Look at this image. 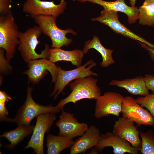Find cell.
I'll use <instances>...</instances> for the list:
<instances>
[{
  "label": "cell",
  "mask_w": 154,
  "mask_h": 154,
  "mask_svg": "<svg viewBox=\"0 0 154 154\" xmlns=\"http://www.w3.org/2000/svg\"><path fill=\"white\" fill-rule=\"evenodd\" d=\"M98 79L91 76L76 79L70 84L71 92L66 97L61 100L57 106L61 110L67 104L84 99H96L101 94L100 89L97 85Z\"/></svg>",
  "instance_id": "obj_1"
},
{
  "label": "cell",
  "mask_w": 154,
  "mask_h": 154,
  "mask_svg": "<svg viewBox=\"0 0 154 154\" xmlns=\"http://www.w3.org/2000/svg\"><path fill=\"white\" fill-rule=\"evenodd\" d=\"M42 33L41 29L38 25L29 28L24 32H20L18 50L26 62L39 58H48L50 48L48 44L45 45L44 49L40 53H37L36 51L37 45L40 43L38 38Z\"/></svg>",
  "instance_id": "obj_2"
},
{
  "label": "cell",
  "mask_w": 154,
  "mask_h": 154,
  "mask_svg": "<svg viewBox=\"0 0 154 154\" xmlns=\"http://www.w3.org/2000/svg\"><path fill=\"white\" fill-rule=\"evenodd\" d=\"M20 31L12 14L0 15V48L6 52V59L9 62L14 56L19 44Z\"/></svg>",
  "instance_id": "obj_3"
},
{
  "label": "cell",
  "mask_w": 154,
  "mask_h": 154,
  "mask_svg": "<svg viewBox=\"0 0 154 154\" xmlns=\"http://www.w3.org/2000/svg\"><path fill=\"white\" fill-rule=\"evenodd\" d=\"M33 88L29 86L27 90V98L23 105L18 109L14 117L8 118L7 122H14L18 125H30L32 120L39 114L46 112L57 113L61 110L57 106H44L38 104L32 96Z\"/></svg>",
  "instance_id": "obj_4"
},
{
  "label": "cell",
  "mask_w": 154,
  "mask_h": 154,
  "mask_svg": "<svg viewBox=\"0 0 154 154\" xmlns=\"http://www.w3.org/2000/svg\"><path fill=\"white\" fill-rule=\"evenodd\" d=\"M35 22L41 29L42 33L49 37L52 48H61L67 46L72 42L71 38H68L66 35L71 33L76 35L77 33L71 29L65 30L59 28L56 23V18L50 15H40L33 18Z\"/></svg>",
  "instance_id": "obj_5"
},
{
  "label": "cell",
  "mask_w": 154,
  "mask_h": 154,
  "mask_svg": "<svg viewBox=\"0 0 154 154\" xmlns=\"http://www.w3.org/2000/svg\"><path fill=\"white\" fill-rule=\"evenodd\" d=\"M96 65L93 60H89L84 64L72 70H64L58 67L54 89L50 96H53L56 99L66 86L73 80L91 76H97V74L91 70Z\"/></svg>",
  "instance_id": "obj_6"
},
{
  "label": "cell",
  "mask_w": 154,
  "mask_h": 154,
  "mask_svg": "<svg viewBox=\"0 0 154 154\" xmlns=\"http://www.w3.org/2000/svg\"><path fill=\"white\" fill-rule=\"evenodd\" d=\"M37 121L31 137L25 149L31 148L37 154L44 153L43 140L56 119V114L46 112L37 116Z\"/></svg>",
  "instance_id": "obj_7"
},
{
  "label": "cell",
  "mask_w": 154,
  "mask_h": 154,
  "mask_svg": "<svg viewBox=\"0 0 154 154\" xmlns=\"http://www.w3.org/2000/svg\"><path fill=\"white\" fill-rule=\"evenodd\" d=\"M65 0H60L58 5L52 1L42 0H26L23 11L32 18L40 15H50L57 18L64 11L67 5Z\"/></svg>",
  "instance_id": "obj_8"
},
{
  "label": "cell",
  "mask_w": 154,
  "mask_h": 154,
  "mask_svg": "<svg viewBox=\"0 0 154 154\" xmlns=\"http://www.w3.org/2000/svg\"><path fill=\"white\" fill-rule=\"evenodd\" d=\"M124 97L119 93L108 92L96 99L94 115L99 119L112 115L117 117L121 112Z\"/></svg>",
  "instance_id": "obj_9"
},
{
  "label": "cell",
  "mask_w": 154,
  "mask_h": 154,
  "mask_svg": "<svg viewBox=\"0 0 154 154\" xmlns=\"http://www.w3.org/2000/svg\"><path fill=\"white\" fill-rule=\"evenodd\" d=\"M117 13L104 8L99 16L92 18L91 20L92 21H98L108 26L116 33L144 43L149 47L154 49V44L133 33L121 24L119 21Z\"/></svg>",
  "instance_id": "obj_10"
},
{
  "label": "cell",
  "mask_w": 154,
  "mask_h": 154,
  "mask_svg": "<svg viewBox=\"0 0 154 154\" xmlns=\"http://www.w3.org/2000/svg\"><path fill=\"white\" fill-rule=\"evenodd\" d=\"M121 113L122 117L134 122L138 126H154V118L147 110L143 108L136 99L130 96L124 97Z\"/></svg>",
  "instance_id": "obj_11"
},
{
  "label": "cell",
  "mask_w": 154,
  "mask_h": 154,
  "mask_svg": "<svg viewBox=\"0 0 154 154\" xmlns=\"http://www.w3.org/2000/svg\"><path fill=\"white\" fill-rule=\"evenodd\" d=\"M28 69L23 73L26 74L29 81L34 84L38 83L47 74L50 73L52 82L55 83L56 79L58 67L47 58L31 60L28 62Z\"/></svg>",
  "instance_id": "obj_12"
},
{
  "label": "cell",
  "mask_w": 154,
  "mask_h": 154,
  "mask_svg": "<svg viewBox=\"0 0 154 154\" xmlns=\"http://www.w3.org/2000/svg\"><path fill=\"white\" fill-rule=\"evenodd\" d=\"M56 125L59 129V135L73 139L81 136L88 127L87 123L79 122L73 114L64 109Z\"/></svg>",
  "instance_id": "obj_13"
},
{
  "label": "cell",
  "mask_w": 154,
  "mask_h": 154,
  "mask_svg": "<svg viewBox=\"0 0 154 154\" xmlns=\"http://www.w3.org/2000/svg\"><path fill=\"white\" fill-rule=\"evenodd\" d=\"M108 147H112L114 154H123L126 153L137 154L139 151L133 147L124 138L113 132H107L101 134L99 142L94 148L98 151H101L104 148Z\"/></svg>",
  "instance_id": "obj_14"
},
{
  "label": "cell",
  "mask_w": 154,
  "mask_h": 154,
  "mask_svg": "<svg viewBox=\"0 0 154 154\" xmlns=\"http://www.w3.org/2000/svg\"><path fill=\"white\" fill-rule=\"evenodd\" d=\"M135 123L129 119L121 117L115 121L113 133L126 140L132 145L140 151L141 140L139 137V131Z\"/></svg>",
  "instance_id": "obj_15"
},
{
  "label": "cell",
  "mask_w": 154,
  "mask_h": 154,
  "mask_svg": "<svg viewBox=\"0 0 154 154\" xmlns=\"http://www.w3.org/2000/svg\"><path fill=\"white\" fill-rule=\"evenodd\" d=\"M100 135L98 128L94 125H90L82 135L74 141L69 148L70 154L84 153L88 149L98 144Z\"/></svg>",
  "instance_id": "obj_16"
},
{
  "label": "cell",
  "mask_w": 154,
  "mask_h": 154,
  "mask_svg": "<svg viewBox=\"0 0 154 154\" xmlns=\"http://www.w3.org/2000/svg\"><path fill=\"white\" fill-rule=\"evenodd\" d=\"M82 2H89L100 5L104 8L117 12L124 13L127 17V21L129 24L135 23L138 19V8L127 5L125 0H116L114 1H108L103 0H76Z\"/></svg>",
  "instance_id": "obj_17"
},
{
  "label": "cell",
  "mask_w": 154,
  "mask_h": 154,
  "mask_svg": "<svg viewBox=\"0 0 154 154\" xmlns=\"http://www.w3.org/2000/svg\"><path fill=\"white\" fill-rule=\"evenodd\" d=\"M109 85L124 88L129 93L135 96H145L149 94L144 76H139L121 80H113L110 81Z\"/></svg>",
  "instance_id": "obj_18"
},
{
  "label": "cell",
  "mask_w": 154,
  "mask_h": 154,
  "mask_svg": "<svg viewBox=\"0 0 154 154\" xmlns=\"http://www.w3.org/2000/svg\"><path fill=\"white\" fill-rule=\"evenodd\" d=\"M48 59L54 63L59 61H70L77 67L81 66L84 53L82 50L76 49L67 51L61 48L49 49Z\"/></svg>",
  "instance_id": "obj_19"
},
{
  "label": "cell",
  "mask_w": 154,
  "mask_h": 154,
  "mask_svg": "<svg viewBox=\"0 0 154 154\" xmlns=\"http://www.w3.org/2000/svg\"><path fill=\"white\" fill-rule=\"evenodd\" d=\"M91 48L95 49L101 54L102 61L100 64L102 68L108 67L115 63L112 56L114 50L105 48L96 35L94 36L91 40H87L85 42L82 51L84 54H86Z\"/></svg>",
  "instance_id": "obj_20"
},
{
  "label": "cell",
  "mask_w": 154,
  "mask_h": 154,
  "mask_svg": "<svg viewBox=\"0 0 154 154\" xmlns=\"http://www.w3.org/2000/svg\"><path fill=\"white\" fill-rule=\"evenodd\" d=\"M35 125H20L15 129L6 132L0 135L10 142L7 147L8 150L14 148L26 137L33 133Z\"/></svg>",
  "instance_id": "obj_21"
},
{
  "label": "cell",
  "mask_w": 154,
  "mask_h": 154,
  "mask_svg": "<svg viewBox=\"0 0 154 154\" xmlns=\"http://www.w3.org/2000/svg\"><path fill=\"white\" fill-rule=\"evenodd\" d=\"M46 147L48 154H58L64 150L70 148L73 144V139L49 134L46 137Z\"/></svg>",
  "instance_id": "obj_22"
},
{
  "label": "cell",
  "mask_w": 154,
  "mask_h": 154,
  "mask_svg": "<svg viewBox=\"0 0 154 154\" xmlns=\"http://www.w3.org/2000/svg\"><path fill=\"white\" fill-rule=\"evenodd\" d=\"M139 23L143 25L154 27V0H145L138 8Z\"/></svg>",
  "instance_id": "obj_23"
},
{
  "label": "cell",
  "mask_w": 154,
  "mask_h": 154,
  "mask_svg": "<svg viewBox=\"0 0 154 154\" xmlns=\"http://www.w3.org/2000/svg\"><path fill=\"white\" fill-rule=\"evenodd\" d=\"M141 146L140 150L143 154H154V134L152 130L145 132H141Z\"/></svg>",
  "instance_id": "obj_24"
},
{
  "label": "cell",
  "mask_w": 154,
  "mask_h": 154,
  "mask_svg": "<svg viewBox=\"0 0 154 154\" xmlns=\"http://www.w3.org/2000/svg\"><path fill=\"white\" fill-rule=\"evenodd\" d=\"M136 100L141 106L146 108L154 118V94H149L145 96L138 97Z\"/></svg>",
  "instance_id": "obj_25"
},
{
  "label": "cell",
  "mask_w": 154,
  "mask_h": 154,
  "mask_svg": "<svg viewBox=\"0 0 154 154\" xmlns=\"http://www.w3.org/2000/svg\"><path fill=\"white\" fill-rule=\"evenodd\" d=\"M11 3L10 0H0V15L12 13Z\"/></svg>",
  "instance_id": "obj_26"
},
{
  "label": "cell",
  "mask_w": 154,
  "mask_h": 154,
  "mask_svg": "<svg viewBox=\"0 0 154 154\" xmlns=\"http://www.w3.org/2000/svg\"><path fill=\"white\" fill-rule=\"evenodd\" d=\"M5 51L3 48H0V71L1 73L7 71V69L11 68V66L9 64V62L4 58Z\"/></svg>",
  "instance_id": "obj_27"
},
{
  "label": "cell",
  "mask_w": 154,
  "mask_h": 154,
  "mask_svg": "<svg viewBox=\"0 0 154 154\" xmlns=\"http://www.w3.org/2000/svg\"><path fill=\"white\" fill-rule=\"evenodd\" d=\"M144 78L147 88L154 94V75L147 74L144 76Z\"/></svg>",
  "instance_id": "obj_28"
},
{
  "label": "cell",
  "mask_w": 154,
  "mask_h": 154,
  "mask_svg": "<svg viewBox=\"0 0 154 154\" xmlns=\"http://www.w3.org/2000/svg\"><path fill=\"white\" fill-rule=\"evenodd\" d=\"M9 112L6 106L5 103L0 102V119L1 121H6L8 118Z\"/></svg>",
  "instance_id": "obj_29"
},
{
  "label": "cell",
  "mask_w": 154,
  "mask_h": 154,
  "mask_svg": "<svg viewBox=\"0 0 154 154\" xmlns=\"http://www.w3.org/2000/svg\"><path fill=\"white\" fill-rule=\"evenodd\" d=\"M141 46L148 52L151 59L154 62V49L150 47L144 43L139 42Z\"/></svg>",
  "instance_id": "obj_30"
},
{
  "label": "cell",
  "mask_w": 154,
  "mask_h": 154,
  "mask_svg": "<svg viewBox=\"0 0 154 154\" xmlns=\"http://www.w3.org/2000/svg\"><path fill=\"white\" fill-rule=\"evenodd\" d=\"M11 98L9 95L5 92L0 90V102L5 103L8 102Z\"/></svg>",
  "instance_id": "obj_31"
},
{
  "label": "cell",
  "mask_w": 154,
  "mask_h": 154,
  "mask_svg": "<svg viewBox=\"0 0 154 154\" xmlns=\"http://www.w3.org/2000/svg\"><path fill=\"white\" fill-rule=\"evenodd\" d=\"M136 0H130L129 4L131 6L134 7H135V4Z\"/></svg>",
  "instance_id": "obj_32"
},
{
  "label": "cell",
  "mask_w": 154,
  "mask_h": 154,
  "mask_svg": "<svg viewBox=\"0 0 154 154\" xmlns=\"http://www.w3.org/2000/svg\"><path fill=\"white\" fill-rule=\"evenodd\" d=\"M10 1H11V2H12V0H10Z\"/></svg>",
  "instance_id": "obj_33"
}]
</instances>
